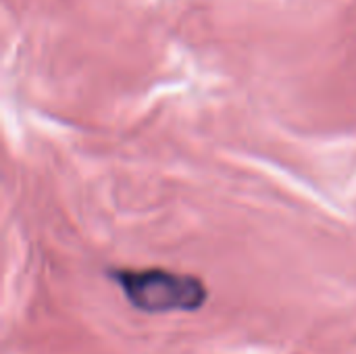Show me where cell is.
I'll return each mask as SVG.
<instances>
[{
  "label": "cell",
  "instance_id": "1",
  "mask_svg": "<svg viewBox=\"0 0 356 354\" xmlns=\"http://www.w3.org/2000/svg\"><path fill=\"white\" fill-rule=\"evenodd\" d=\"M113 280L123 288L127 300L146 313L196 311L207 300V288L192 275L163 269L113 271Z\"/></svg>",
  "mask_w": 356,
  "mask_h": 354
}]
</instances>
